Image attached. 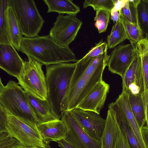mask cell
Masks as SVG:
<instances>
[{"instance_id": "1", "label": "cell", "mask_w": 148, "mask_h": 148, "mask_svg": "<svg viewBox=\"0 0 148 148\" xmlns=\"http://www.w3.org/2000/svg\"><path fill=\"white\" fill-rule=\"evenodd\" d=\"M109 57L106 51L96 57L82 73L71 79L62 105V113L76 108L97 84L103 80V72Z\"/></svg>"}, {"instance_id": "2", "label": "cell", "mask_w": 148, "mask_h": 148, "mask_svg": "<svg viewBox=\"0 0 148 148\" xmlns=\"http://www.w3.org/2000/svg\"><path fill=\"white\" fill-rule=\"evenodd\" d=\"M20 51L46 66L77 61L69 47L59 45L49 35L23 37Z\"/></svg>"}, {"instance_id": "3", "label": "cell", "mask_w": 148, "mask_h": 148, "mask_svg": "<svg viewBox=\"0 0 148 148\" xmlns=\"http://www.w3.org/2000/svg\"><path fill=\"white\" fill-rule=\"evenodd\" d=\"M76 65V62L63 63L46 66L48 99L57 119L61 118L62 105Z\"/></svg>"}, {"instance_id": "4", "label": "cell", "mask_w": 148, "mask_h": 148, "mask_svg": "<svg viewBox=\"0 0 148 148\" xmlns=\"http://www.w3.org/2000/svg\"><path fill=\"white\" fill-rule=\"evenodd\" d=\"M0 83V105L8 114L37 123L38 121L22 87L18 83L11 80L5 86L1 79Z\"/></svg>"}, {"instance_id": "5", "label": "cell", "mask_w": 148, "mask_h": 148, "mask_svg": "<svg viewBox=\"0 0 148 148\" xmlns=\"http://www.w3.org/2000/svg\"><path fill=\"white\" fill-rule=\"evenodd\" d=\"M17 20L21 33L24 37L38 35L45 22L33 0H7Z\"/></svg>"}, {"instance_id": "6", "label": "cell", "mask_w": 148, "mask_h": 148, "mask_svg": "<svg viewBox=\"0 0 148 148\" xmlns=\"http://www.w3.org/2000/svg\"><path fill=\"white\" fill-rule=\"evenodd\" d=\"M25 61L23 69L17 78L18 83L26 92L39 99H48L46 77L42 69L43 64L30 57Z\"/></svg>"}, {"instance_id": "7", "label": "cell", "mask_w": 148, "mask_h": 148, "mask_svg": "<svg viewBox=\"0 0 148 148\" xmlns=\"http://www.w3.org/2000/svg\"><path fill=\"white\" fill-rule=\"evenodd\" d=\"M5 132L18 140L25 147H45L37 123L8 114Z\"/></svg>"}, {"instance_id": "8", "label": "cell", "mask_w": 148, "mask_h": 148, "mask_svg": "<svg viewBox=\"0 0 148 148\" xmlns=\"http://www.w3.org/2000/svg\"><path fill=\"white\" fill-rule=\"evenodd\" d=\"M76 16L59 14L49 35L59 45L69 47L74 40L82 24V21Z\"/></svg>"}, {"instance_id": "9", "label": "cell", "mask_w": 148, "mask_h": 148, "mask_svg": "<svg viewBox=\"0 0 148 148\" xmlns=\"http://www.w3.org/2000/svg\"><path fill=\"white\" fill-rule=\"evenodd\" d=\"M61 119L67 129L64 140L75 148H101V141L88 135L82 128L71 111L63 112Z\"/></svg>"}, {"instance_id": "10", "label": "cell", "mask_w": 148, "mask_h": 148, "mask_svg": "<svg viewBox=\"0 0 148 148\" xmlns=\"http://www.w3.org/2000/svg\"><path fill=\"white\" fill-rule=\"evenodd\" d=\"M136 45V56L122 78V91L128 94L141 96L145 88L141 55Z\"/></svg>"}, {"instance_id": "11", "label": "cell", "mask_w": 148, "mask_h": 148, "mask_svg": "<svg viewBox=\"0 0 148 148\" xmlns=\"http://www.w3.org/2000/svg\"><path fill=\"white\" fill-rule=\"evenodd\" d=\"M136 44H120L115 47L108 61L107 66L108 70L122 78L136 56Z\"/></svg>"}, {"instance_id": "12", "label": "cell", "mask_w": 148, "mask_h": 148, "mask_svg": "<svg viewBox=\"0 0 148 148\" xmlns=\"http://www.w3.org/2000/svg\"><path fill=\"white\" fill-rule=\"evenodd\" d=\"M82 128L92 138L101 141L106 120L99 114L90 111L76 108L70 110Z\"/></svg>"}, {"instance_id": "13", "label": "cell", "mask_w": 148, "mask_h": 148, "mask_svg": "<svg viewBox=\"0 0 148 148\" xmlns=\"http://www.w3.org/2000/svg\"><path fill=\"white\" fill-rule=\"evenodd\" d=\"M12 45L0 44V67L17 78L24 67L25 61Z\"/></svg>"}, {"instance_id": "14", "label": "cell", "mask_w": 148, "mask_h": 148, "mask_svg": "<svg viewBox=\"0 0 148 148\" xmlns=\"http://www.w3.org/2000/svg\"><path fill=\"white\" fill-rule=\"evenodd\" d=\"M109 88V85L103 80L99 82L77 108L99 114Z\"/></svg>"}, {"instance_id": "15", "label": "cell", "mask_w": 148, "mask_h": 148, "mask_svg": "<svg viewBox=\"0 0 148 148\" xmlns=\"http://www.w3.org/2000/svg\"><path fill=\"white\" fill-rule=\"evenodd\" d=\"M37 126L44 143L47 145L51 141L57 142L66 138L67 129L61 119L38 123Z\"/></svg>"}, {"instance_id": "16", "label": "cell", "mask_w": 148, "mask_h": 148, "mask_svg": "<svg viewBox=\"0 0 148 148\" xmlns=\"http://www.w3.org/2000/svg\"><path fill=\"white\" fill-rule=\"evenodd\" d=\"M104 130L101 141V148H115L121 129L114 111L108 107Z\"/></svg>"}, {"instance_id": "17", "label": "cell", "mask_w": 148, "mask_h": 148, "mask_svg": "<svg viewBox=\"0 0 148 148\" xmlns=\"http://www.w3.org/2000/svg\"><path fill=\"white\" fill-rule=\"evenodd\" d=\"M25 92L29 103L38 121V123H43L57 119L52 111L48 99L42 100Z\"/></svg>"}, {"instance_id": "18", "label": "cell", "mask_w": 148, "mask_h": 148, "mask_svg": "<svg viewBox=\"0 0 148 148\" xmlns=\"http://www.w3.org/2000/svg\"><path fill=\"white\" fill-rule=\"evenodd\" d=\"M115 102L121 109L130 126L137 138L142 148H147L140 129L131 109L128 94L122 91Z\"/></svg>"}, {"instance_id": "19", "label": "cell", "mask_w": 148, "mask_h": 148, "mask_svg": "<svg viewBox=\"0 0 148 148\" xmlns=\"http://www.w3.org/2000/svg\"><path fill=\"white\" fill-rule=\"evenodd\" d=\"M108 107L115 112L120 129L125 134L130 148H142L118 104L115 101L112 102Z\"/></svg>"}, {"instance_id": "20", "label": "cell", "mask_w": 148, "mask_h": 148, "mask_svg": "<svg viewBox=\"0 0 148 148\" xmlns=\"http://www.w3.org/2000/svg\"><path fill=\"white\" fill-rule=\"evenodd\" d=\"M6 12L8 33L11 44L20 51L23 35L12 8L7 5Z\"/></svg>"}, {"instance_id": "21", "label": "cell", "mask_w": 148, "mask_h": 148, "mask_svg": "<svg viewBox=\"0 0 148 148\" xmlns=\"http://www.w3.org/2000/svg\"><path fill=\"white\" fill-rule=\"evenodd\" d=\"M48 8L47 13L56 12L59 14L76 15L80 11L78 6L70 0H44Z\"/></svg>"}, {"instance_id": "22", "label": "cell", "mask_w": 148, "mask_h": 148, "mask_svg": "<svg viewBox=\"0 0 148 148\" xmlns=\"http://www.w3.org/2000/svg\"><path fill=\"white\" fill-rule=\"evenodd\" d=\"M107 42L101 40L82 59L77 60L75 70L77 72H83L88 67L93 60L98 56L107 51Z\"/></svg>"}, {"instance_id": "23", "label": "cell", "mask_w": 148, "mask_h": 148, "mask_svg": "<svg viewBox=\"0 0 148 148\" xmlns=\"http://www.w3.org/2000/svg\"><path fill=\"white\" fill-rule=\"evenodd\" d=\"M130 105L140 129L146 123L145 106L142 96L128 94Z\"/></svg>"}, {"instance_id": "24", "label": "cell", "mask_w": 148, "mask_h": 148, "mask_svg": "<svg viewBox=\"0 0 148 148\" xmlns=\"http://www.w3.org/2000/svg\"><path fill=\"white\" fill-rule=\"evenodd\" d=\"M140 0H125L119 11L121 16L129 22L139 26L138 16V7Z\"/></svg>"}, {"instance_id": "25", "label": "cell", "mask_w": 148, "mask_h": 148, "mask_svg": "<svg viewBox=\"0 0 148 148\" xmlns=\"http://www.w3.org/2000/svg\"><path fill=\"white\" fill-rule=\"evenodd\" d=\"M126 39L127 36L120 17L112 26L110 34L107 36L108 48H113Z\"/></svg>"}, {"instance_id": "26", "label": "cell", "mask_w": 148, "mask_h": 148, "mask_svg": "<svg viewBox=\"0 0 148 148\" xmlns=\"http://www.w3.org/2000/svg\"><path fill=\"white\" fill-rule=\"evenodd\" d=\"M121 22L130 43L136 44L144 38V36L139 27L131 23L120 15Z\"/></svg>"}, {"instance_id": "27", "label": "cell", "mask_w": 148, "mask_h": 148, "mask_svg": "<svg viewBox=\"0 0 148 148\" xmlns=\"http://www.w3.org/2000/svg\"><path fill=\"white\" fill-rule=\"evenodd\" d=\"M7 0H0V44L12 45L9 37L6 10Z\"/></svg>"}, {"instance_id": "28", "label": "cell", "mask_w": 148, "mask_h": 148, "mask_svg": "<svg viewBox=\"0 0 148 148\" xmlns=\"http://www.w3.org/2000/svg\"><path fill=\"white\" fill-rule=\"evenodd\" d=\"M139 27L144 37L148 35V0H140L138 7Z\"/></svg>"}, {"instance_id": "29", "label": "cell", "mask_w": 148, "mask_h": 148, "mask_svg": "<svg viewBox=\"0 0 148 148\" xmlns=\"http://www.w3.org/2000/svg\"><path fill=\"white\" fill-rule=\"evenodd\" d=\"M116 0H86L83 3V8L92 7L94 10H104L111 12L115 8Z\"/></svg>"}, {"instance_id": "30", "label": "cell", "mask_w": 148, "mask_h": 148, "mask_svg": "<svg viewBox=\"0 0 148 148\" xmlns=\"http://www.w3.org/2000/svg\"><path fill=\"white\" fill-rule=\"evenodd\" d=\"M110 12L104 10L96 11L94 20L95 25L99 33L105 32L107 29L110 19Z\"/></svg>"}, {"instance_id": "31", "label": "cell", "mask_w": 148, "mask_h": 148, "mask_svg": "<svg viewBox=\"0 0 148 148\" xmlns=\"http://www.w3.org/2000/svg\"><path fill=\"white\" fill-rule=\"evenodd\" d=\"M18 140L6 132L0 133V148H25Z\"/></svg>"}, {"instance_id": "32", "label": "cell", "mask_w": 148, "mask_h": 148, "mask_svg": "<svg viewBox=\"0 0 148 148\" xmlns=\"http://www.w3.org/2000/svg\"><path fill=\"white\" fill-rule=\"evenodd\" d=\"M141 58L145 90L148 91V53L141 55Z\"/></svg>"}, {"instance_id": "33", "label": "cell", "mask_w": 148, "mask_h": 148, "mask_svg": "<svg viewBox=\"0 0 148 148\" xmlns=\"http://www.w3.org/2000/svg\"><path fill=\"white\" fill-rule=\"evenodd\" d=\"M115 148H130L125 134L121 129L117 140Z\"/></svg>"}, {"instance_id": "34", "label": "cell", "mask_w": 148, "mask_h": 148, "mask_svg": "<svg viewBox=\"0 0 148 148\" xmlns=\"http://www.w3.org/2000/svg\"><path fill=\"white\" fill-rule=\"evenodd\" d=\"M8 115V112L0 105V133L6 132L5 125Z\"/></svg>"}, {"instance_id": "35", "label": "cell", "mask_w": 148, "mask_h": 148, "mask_svg": "<svg viewBox=\"0 0 148 148\" xmlns=\"http://www.w3.org/2000/svg\"><path fill=\"white\" fill-rule=\"evenodd\" d=\"M136 45L141 55H143L148 53V35L144 37Z\"/></svg>"}, {"instance_id": "36", "label": "cell", "mask_w": 148, "mask_h": 148, "mask_svg": "<svg viewBox=\"0 0 148 148\" xmlns=\"http://www.w3.org/2000/svg\"><path fill=\"white\" fill-rule=\"evenodd\" d=\"M144 103L146 123L147 124L146 126L148 129V91L145 90L142 94Z\"/></svg>"}, {"instance_id": "37", "label": "cell", "mask_w": 148, "mask_h": 148, "mask_svg": "<svg viewBox=\"0 0 148 148\" xmlns=\"http://www.w3.org/2000/svg\"><path fill=\"white\" fill-rule=\"evenodd\" d=\"M142 137L147 148H148V129L146 126L141 129Z\"/></svg>"}, {"instance_id": "38", "label": "cell", "mask_w": 148, "mask_h": 148, "mask_svg": "<svg viewBox=\"0 0 148 148\" xmlns=\"http://www.w3.org/2000/svg\"><path fill=\"white\" fill-rule=\"evenodd\" d=\"M110 19L114 23L117 22L119 19L120 15L119 11L113 9L110 12Z\"/></svg>"}, {"instance_id": "39", "label": "cell", "mask_w": 148, "mask_h": 148, "mask_svg": "<svg viewBox=\"0 0 148 148\" xmlns=\"http://www.w3.org/2000/svg\"><path fill=\"white\" fill-rule=\"evenodd\" d=\"M58 146L62 148H75L64 139H62L57 142Z\"/></svg>"}, {"instance_id": "40", "label": "cell", "mask_w": 148, "mask_h": 148, "mask_svg": "<svg viewBox=\"0 0 148 148\" xmlns=\"http://www.w3.org/2000/svg\"><path fill=\"white\" fill-rule=\"evenodd\" d=\"M25 148H51L49 146V145H48L47 147H25Z\"/></svg>"}]
</instances>
